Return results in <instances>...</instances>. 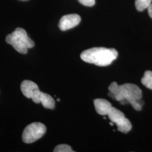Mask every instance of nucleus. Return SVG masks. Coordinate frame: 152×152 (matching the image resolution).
Listing matches in <instances>:
<instances>
[{"label": "nucleus", "instance_id": "obj_16", "mask_svg": "<svg viewBox=\"0 0 152 152\" xmlns=\"http://www.w3.org/2000/svg\"><path fill=\"white\" fill-rule=\"evenodd\" d=\"M110 124V125H111V126H113V122H110V124Z\"/></svg>", "mask_w": 152, "mask_h": 152}, {"label": "nucleus", "instance_id": "obj_7", "mask_svg": "<svg viewBox=\"0 0 152 152\" xmlns=\"http://www.w3.org/2000/svg\"><path fill=\"white\" fill-rule=\"evenodd\" d=\"M94 103L96 112L100 115H108L109 110L112 107L110 102L103 99H95Z\"/></svg>", "mask_w": 152, "mask_h": 152}, {"label": "nucleus", "instance_id": "obj_14", "mask_svg": "<svg viewBox=\"0 0 152 152\" xmlns=\"http://www.w3.org/2000/svg\"><path fill=\"white\" fill-rule=\"evenodd\" d=\"M80 4L83 5L91 7L95 4V0H77Z\"/></svg>", "mask_w": 152, "mask_h": 152}, {"label": "nucleus", "instance_id": "obj_12", "mask_svg": "<svg viewBox=\"0 0 152 152\" xmlns=\"http://www.w3.org/2000/svg\"><path fill=\"white\" fill-rule=\"evenodd\" d=\"M54 152H73L69 145L67 144H60L55 148Z\"/></svg>", "mask_w": 152, "mask_h": 152}, {"label": "nucleus", "instance_id": "obj_4", "mask_svg": "<svg viewBox=\"0 0 152 152\" xmlns=\"http://www.w3.org/2000/svg\"><path fill=\"white\" fill-rule=\"evenodd\" d=\"M46 131V127L43 124L33 122L24 129L22 134V140L27 144L32 143L44 136Z\"/></svg>", "mask_w": 152, "mask_h": 152}, {"label": "nucleus", "instance_id": "obj_9", "mask_svg": "<svg viewBox=\"0 0 152 152\" xmlns=\"http://www.w3.org/2000/svg\"><path fill=\"white\" fill-rule=\"evenodd\" d=\"M40 103L42 104L44 108L53 109L55 108L54 99L49 94L42 92L40 98Z\"/></svg>", "mask_w": 152, "mask_h": 152}, {"label": "nucleus", "instance_id": "obj_11", "mask_svg": "<svg viewBox=\"0 0 152 152\" xmlns=\"http://www.w3.org/2000/svg\"><path fill=\"white\" fill-rule=\"evenodd\" d=\"M152 0H135V7L139 11H144L151 4Z\"/></svg>", "mask_w": 152, "mask_h": 152}, {"label": "nucleus", "instance_id": "obj_15", "mask_svg": "<svg viewBox=\"0 0 152 152\" xmlns=\"http://www.w3.org/2000/svg\"><path fill=\"white\" fill-rule=\"evenodd\" d=\"M148 14L149 16L152 19V4H151L150 5L148 6Z\"/></svg>", "mask_w": 152, "mask_h": 152}, {"label": "nucleus", "instance_id": "obj_2", "mask_svg": "<svg viewBox=\"0 0 152 152\" xmlns=\"http://www.w3.org/2000/svg\"><path fill=\"white\" fill-rule=\"evenodd\" d=\"M142 91L137 85L132 83H125L119 85V92L115 97V100L120 102L127 100L136 110H141L144 104L141 100Z\"/></svg>", "mask_w": 152, "mask_h": 152}, {"label": "nucleus", "instance_id": "obj_8", "mask_svg": "<svg viewBox=\"0 0 152 152\" xmlns=\"http://www.w3.org/2000/svg\"><path fill=\"white\" fill-rule=\"evenodd\" d=\"M38 88V85L36 83L29 80H24L20 85L23 94L28 99H31L34 91Z\"/></svg>", "mask_w": 152, "mask_h": 152}, {"label": "nucleus", "instance_id": "obj_1", "mask_svg": "<svg viewBox=\"0 0 152 152\" xmlns=\"http://www.w3.org/2000/svg\"><path fill=\"white\" fill-rule=\"evenodd\" d=\"M80 56L86 63L104 66L110 65L117 59L118 52L114 49L93 48L83 51Z\"/></svg>", "mask_w": 152, "mask_h": 152}, {"label": "nucleus", "instance_id": "obj_13", "mask_svg": "<svg viewBox=\"0 0 152 152\" xmlns=\"http://www.w3.org/2000/svg\"><path fill=\"white\" fill-rule=\"evenodd\" d=\"M42 92L39 90V88H37L33 94L32 96L31 99L32 100L33 102L35 103H40V98H41V95Z\"/></svg>", "mask_w": 152, "mask_h": 152}, {"label": "nucleus", "instance_id": "obj_5", "mask_svg": "<svg viewBox=\"0 0 152 152\" xmlns=\"http://www.w3.org/2000/svg\"><path fill=\"white\" fill-rule=\"evenodd\" d=\"M108 115L111 122L117 125L118 130L127 134L131 130L132 125L130 121L126 118L124 114L118 109L112 107Z\"/></svg>", "mask_w": 152, "mask_h": 152}, {"label": "nucleus", "instance_id": "obj_3", "mask_svg": "<svg viewBox=\"0 0 152 152\" xmlns=\"http://www.w3.org/2000/svg\"><path fill=\"white\" fill-rule=\"evenodd\" d=\"M6 42L20 54H26L28 49L32 48L34 42L28 36L27 32L22 28H17L14 31L8 34L5 38Z\"/></svg>", "mask_w": 152, "mask_h": 152}, {"label": "nucleus", "instance_id": "obj_17", "mask_svg": "<svg viewBox=\"0 0 152 152\" xmlns=\"http://www.w3.org/2000/svg\"><path fill=\"white\" fill-rule=\"evenodd\" d=\"M58 101L59 102V101H60V99H58Z\"/></svg>", "mask_w": 152, "mask_h": 152}, {"label": "nucleus", "instance_id": "obj_10", "mask_svg": "<svg viewBox=\"0 0 152 152\" xmlns=\"http://www.w3.org/2000/svg\"><path fill=\"white\" fill-rule=\"evenodd\" d=\"M142 84L149 89L152 90V72L147 71L144 73L141 79Z\"/></svg>", "mask_w": 152, "mask_h": 152}, {"label": "nucleus", "instance_id": "obj_6", "mask_svg": "<svg viewBox=\"0 0 152 152\" xmlns=\"http://www.w3.org/2000/svg\"><path fill=\"white\" fill-rule=\"evenodd\" d=\"M81 17L76 14H68L62 16L60 19L59 27L62 31H65L75 27L81 22Z\"/></svg>", "mask_w": 152, "mask_h": 152}, {"label": "nucleus", "instance_id": "obj_18", "mask_svg": "<svg viewBox=\"0 0 152 152\" xmlns=\"http://www.w3.org/2000/svg\"><path fill=\"white\" fill-rule=\"evenodd\" d=\"M21 1H28V0H21Z\"/></svg>", "mask_w": 152, "mask_h": 152}]
</instances>
